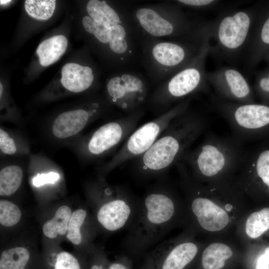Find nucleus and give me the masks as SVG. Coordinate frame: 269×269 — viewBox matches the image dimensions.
<instances>
[{"label": "nucleus", "instance_id": "10", "mask_svg": "<svg viewBox=\"0 0 269 269\" xmlns=\"http://www.w3.org/2000/svg\"><path fill=\"white\" fill-rule=\"evenodd\" d=\"M191 101L190 98L185 99L134 131L111 159L99 167L100 173L106 174L124 162L144 154L171 122L189 108Z\"/></svg>", "mask_w": 269, "mask_h": 269}, {"label": "nucleus", "instance_id": "22", "mask_svg": "<svg viewBox=\"0 0 269 269\" xmlns=\"http://www.w3.org/2000/svg\"><path fill=\"white\" fill-rule=\"evenodd\" d=\"M71 214V209L68 206L63 205L60 207L53 218L43 225L42 230L44 234L51 239L55 238L57 235H65Z\"/></svg>", "mask_w": 269, "mask_h": 269}, {"label": "nucleus", "instance_id": "36", "mask_svg": "<svg viewBox=\"0 0 269 269\" xmlns=\"http://www.w3.org/2000/svg\"><path fill=\"white\" fill-rule=\"evenodd\" d=\"M10 1L11 0H0V4H5Z\"/></svg>", "mask_w": 269, "mask_h": 269}, {"label": "nucleus", "instance_id": "33", "mask_svg": "<svg viewBox=\"0 0 269 269\" xmlns=\"http://www.w3.org/2000/svg\"><path fill=\"white\" fill-rule=\"evenodd\" d=\"M258 87L263 92L269 94V74L267 76L263 77L259 79Z\"/></svg>", "mask_w": 269, "mask_h": 269}, {"label": "nucleus", "instance_id": "32", "mask_svg": "<svg viewBox=\"0 0 269 269\" xmlns=\"http://www.w3.org/2000/svg\"><path fill=\"white\" fill-rule=\"evenodd\" d=\"M256 269H269V247L258 258Z\"/></svg>", "mask_w": 269, "mask_h": 269}, {"label": "nucleus", "instance_id": "17", "mask_svg": "<svg viewBox=\"0 0 269 269\" xmlns=\"http://www.w3.org/2000/svg\"><path fill=\"white\" fill-rule=\"evenodd\" d=\"M67 44V39L63 35H54L43 41L36 50L40 64L45 67L56 62L65 52Z\"/></svg>", "mask_w": 269, "mask_h": 269}, {"label": "nucleus", "instance_id": "13", "mask_svg": "<svg viewBox=\"0 0 269 269\" xmlns=\"http://www.w3.org/2000/svg\"><path fill=\"white\" fill-rule=\"evenodd\" d=\"M102 101H93L85 108L63 112L50 122L49 134L58 142L73 141L83 130L103 113Z\"/></svg>", "mask_w": 269, "mask_h": 269}, {"label": "nucleus", "instance_id": "26", "mask_svg": "<svg viewBox=\"0 0 269 269\" xmlns=\"http://www.w3.org/2000/svg\"><path fill=\"white\" fill-rule=\"evenodd\" d=\"M87 215L86 211L83 209H79L71 214L67 227L66 237L74 245H79L82 242L81 228Z\"/></svg>", "mask_w": 269, "mask_h": 269}, {"label": "nucleus", "instance_id": "25", "mask_svg": "<svg viewBox=\"0 0 269 269\" xmlns=\"http://www.w3.org/2000/svg\"><path fill=\"white\" fill-rule=\"evenodd\" d=\"M55 5V0H26L24 3L27 14L39 20L49 19L54 13Z\"/></svg>", "mask_w": 269, "mask_h": 269}, {"label": "nucleus", "instance_id": "11", "mask_svg": "<svg viewBox=\"0 0 269 269\" xmlns=\"http://www.w3.org/2000/svg\"><path fill=\"white\" fill-rule=\"evenodd\" d=\"M92 192L100 201L96 218L103 228L115 232L130 226L139 203L130 191L123 186L109 185L101 178L93 185Z\"/></svg>", "mask_w": 269, "mask_h": 269}, {"label": "nucleus", "instance_id": "20", "mask_svg": "<svg viewBox=\"0 0 269 269\" xmlns=\"http://www.w3.org/2000/svg\"><path fill=\"white\" fill-rule=\"evenodd\" d=\"M0 151L4 155L22 156L29 154L30 148L26 140L0 127Z\"/></svg>", "mask_w": 269, "mask_h": 269}, {"label": "nucleus", "instance_id": "19", "mask_svg": "<svg viewBox=\"0 0 269 269\" xmlns=\"http://www.w3.org/2000/svg\"><path fill=\"white\" fill-rule=\"evenodd\" d=\"M232 255V251L228 246L220 243H212L202 253L203 267L204 269H221L225 266V261Z\"/></svg>", "mask_w": 269, "mask_h": 269}, {"label": "nucleus", "instance_id": "16", "mask_svg": "<svg viewBox=\"0 0 269 269\" xmlns=\"http://www.w3.org/2000/svg\"><path fill=\"white\" fill-rule=\"evenodd\" d=\"M61 74L62 85L72 93H80L89 89L95 80L94 71L91 67L75 63L66 64L62 69Z\"/></svg>", "mask_w": 269, "mask_h": 269}, {"label": "nucleus", "instance_id": "27", "mask_svg": "<svg viewBox=\"0 0 269 269\" xmlns=\"http://www.w3.org/2000/svg\"><path fill=\"white\" fill-rule=\"evenodd\" d=\"M21 216L19 208L14 203L6 200L0 201V223L5 227L17 224Z\"/></svg>", "mask_w": 269, "mask_h": 269}, {"label": "nucleus", "instance_id": "8", "mask_svg": "<svg viewBox=\"0 0 269 269\" xmlns=\"http://www.w3.org/2000/svg\"><path fill=\"white\" fill-rule=\"evenodd\" d=\"M253 14L247 8L231 9L220 14L208 22L211 45V53L229 62L237 60L248 42L253 23Z\"/></svg>", "mask_w": 269, "mask_h": 269}, {"label": "nucleus", "instance_id": "1", "mask_svg": "<svg viewBox=\"0 0 269 269\" xmlns=\"http://www.w3.org/2000/svg\"><path fill=\"white\" fill-rule=\"evenodd\" d=\"M132 6L127 1L111 4L106 0H90L86 6L94 23L90 34L108 48L118 72L132 70L139 62L140 43L131 15Z\"/></svg>", "mask_w": 269, "mask_h": 269}, {"label": "nucleus", "instance_id": "7", "mask_svg": "<svg viewBox=\"0 0 269 269\" xmlns=\"http://www.w3.org/2000/svg\"><path fill=\"white\" fill-rule=\"evenodd\" d=\"M207 31L208 28L202 37L193 39L141 42L139 62L151 81L159 84L190 62L198 53Z\"/></svg>", "mask_w": 269, "mask_h": 269}, {"label": "nucleus", "instance_id": "6", "mask_svg": "<svg viewBox=\"0 0 269 269\" xmlns=\"http://www.w3.org/2000/svg\"><path fill=\"white\" fill-rule=\"evenodd\" d=\"M211 43L208 28L202 46L194 59L182 69L160 83L148 97L150 109L161 114L176 102L192 95L208 90L205 70L206 60L211 53Z\"/></svg>", "mask_w": 269, "mask_h": 269}, {"label": "nucleus", "instance_id": "21", "mask_svg": "<svg viewBox=\"0 0 269 269\" xmlns=\"http://www.w3.org/2000/svg\"><path fill=\"white\" fill-rule=\"evenodd\" d=\"M23 170L16 164L3 167L0 171V195L7 196L15 193L20 187L23 178Z\"/></svg>", "mask_w": 269, "mask_h": 269}, {"label": "nucleus", "instance_id": "29", "mask_svg": "<svg viewBox=\"0 0 269 269\" xmlns=\"http://www.w3.org/2000/svg\"><path fill=\"white\" fill-rule=\"evenodd\" d=\"M55 269H81L77 260L71 254L62 252L56 258Z\"/></svg>", "mask_w": 269, "mask_h": 269}, {"label": "nucleus", "instance_id": "4", "mask_svg": "<svg viewBox=\"0 0 269 269\" xmlns=\"http://www.w3.org/2000/svg\"><path fill=\"white\" fill-rule=\"evenodd\" d=\"M132 19L140 43L147 40H190L202 37L207 22L190 19L182 7L171 1L132 6Z\"/></svg>", "mask_w": 269, "mask_h": 269}, {"label": "nucleus", "instance_id": "30", "mask_svg": "<svg viewBox=\"0 0 269 269\" xmlns=\"http://www.w3.org/2000/svg\"><path fill=\"white\" fill-rule=\"evenodd\" d=\"M60 178L59 173L54 170L38 172L32 179L33 186L39 187L47 184H54Z\"/></svg>", "mask_w": 269, "mask_h": 269}, {"label": "nucleus", "instance_id": "34", "mask_svg": "<svg viewBox=\"0 0 269 269\" xmlns=\"http://www.w3.org/2000/svg\"><path fill=\"white\" fill-rule=\"evenodd\" d=\"M108 269H130L126 258H122V261L112 263Z\"/></svg>", "mask_w": 269, "mask_h": 269}, {"label": "nucleus", "instance_id": "12", "mask_svg": "<svg viewBox=\"0 0 269 269\" xmlns=\"http://www.w3.org/2000/svg\"><path fill=\"white\" fill-rule=\"evenodd\" d=\"M106 91L109 102L127 114L142 107L149 97L146 79L132 70L117 72L107 82Z\"/></svg>", "mask_w": 269, "mask_h": 269}, {"label": "nucleus", "instance_id": "24", "mask_svg": "<svg viewBox=\"0 0 269 269\" xmlns=\"http://www.w3.org/2000/svg\"><path fill=\"white\" fill-rule=\"evenodd\" d=\"M246 232L252 239L261 236L269 229V207L253 212L246 222Z\"/></svg>", "mask_w": 269, "mask_h": 269}, {"label": "nucleus", "instance_id": "3", "mask_svg": "<svg viewBox=\"0 0 269 269\" xmlns=\"http://www.w3.org/2000/svg\"><path fill=\"white\" fill-rule=\"evenodd\" d=\"M179 213L177 201L171 189L163 183L155 185L139 200L123 247L134 254L145 252L174 226Z\"/></svg>", "mask_w": 269, "mask_h": 269}, {"label": "nucleus", "instance_id": "14", "mask_svg": "<svg viewBox=\"0 0 269 269\" xmlns=\"http://www.w3.org/2000/svg\"><path fill=\"white\" fill-rule=\"evenodd\" d=\"M206 78L218 97L236 103H253L252 91L248 81L237 69L223 67L207 72Z\"/></svg>", "mask_w": 269, "mask_h": 269}, {"label": "nucleus", "instance_id": "28", "mask_svg": "<svg viewBox=\"0 0 269 269\" xmlns=\"http://www.w3.org/2000/svg\"><path fill=\"white\" fill-rule=\"evenodd\" d=\"M260 43L263 45H269V16L261 26L257 38L248 42L244 52L245 56L253 50Z\"/></svg>", "mask_w": 269, "mask_h": 269}, {"label": "nucleus", "instance_id": "2", "mask_svg": "<svg viewBox=\"0 0 269 269\" xmlns=\"http://www.w3.org/2000/svg\"><path fill=\"white\" fill-rule=\"evenodd\" d=\"M208 124L205 115L189 108L174 119L152 145L138 157L136 173L145 178L161 176L190 149Z\"/></svg>", "mask_w": 269, "mask_h": 269}, {"label": "nucleus", "instance_id": "18", "mask_svg": "<svg viewBox=\"0 0 269 269\" xmlns=\"http://www.w3.org/2000/svg\"><path fill=\"white\" fill-rule=\"evenodd\" d=\"M239 170L256 174L269 190V149L263 150L257 156L247 153Z\"/></svg>", "mask_w": 269, "mask_h": 269}, {"label": "nucleus", "instance_id": "23", "mask_svg": "<svg viewBox=\"0 0 269 269\" xmlns=\"http://www.w3.org/2000/svg\"><path fill=\"white\" fill-rule=\"evenodd\" d=\"M29 259V253L24 247H15L4 251L0 256L1 269H24Z\"/></svg>", "mask_w": 269, "mask_h": 269}, {"label": "nucleus", "instance_id": "31", "mask_svg": "<svg viewBox=\"0 0 269 269\" xmlns=\"http://www.w3.org/2000/svg\"><path fill=\"white\" fill-rule=\"evenodd\" d=\"M177 4L195 9H205L211 8L220 1L215 0H177L174 1Z\"/></svg>", "mask_w": 269, "mask_h": 269}, {"label": "nucleus", "instance_id": "9", "mask_svg": "<svg viewBox=\"0 0 269 269\" xmlns=\"http://www.w3.org/2000/svg\"><path fill=\"white\" fill-rule=\"evenodd\" d=\"M144 114L143 107L127 116L107 123L76 139L73 144L79 157L91 161L106 156L134 131Z\"/></svg>", "mask_w": 269, "mask_h": 269}, {"label": "nucleus", "instance_id": "15", "mask_svg": "<svg viewBox=\"0 0 269 269\" xmlns=\"http://www.w3.org/2000/svg\"><path fill=\"white\" fill-rule=\"evenodd\" d=\"M197 245L188 240H168L162 242L149 255L147 263L152 269H184L195 258Z\"/></svg>", "mask_w": 269, "mask_h": 269}, {"label": "nucleus", "instance_id": "5", "mask_svg": "<svg viewBox=\"0 0 269 269\" xmlns=\"http://www.w3.org/2000/svg\"><path fill=\"white\" fill-rule=\"evenodd\" d=\"M246 150L243 142L235 136L222 137L209 134L178 162L198 179H219L239 170Z\"/></svg>", "mask_w": 269, "mask_h": 269}, {"label": "nucleus", "instance_id": "35", "mask_svg": "<svg viewBox=\"0 0 269 269\" xmlns=\"http://www.w3.org/2000/svg\"><path fill=\"white\" fill-rule=\"evenodd\" d=\"M90 269H104L103 266L101 264H94Z\"/></svg>", "mask_w": 269, "mask_h": 269}]
</instances>
